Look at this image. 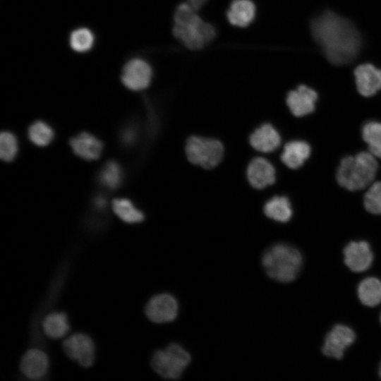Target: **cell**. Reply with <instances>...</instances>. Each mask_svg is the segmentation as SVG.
I'll return each mask as SVG.
<instances>
[{
  "label": "cell",
  "instance_id": "10",
  "mask_svg": "<svg viewBox=\"0 0 381 381\" xmlns=\"http://www.w3.org/2000/svg\"><path fill=\"white\" fill-rule=\"evenodd\" d=\"M66 354L83 367L90 366L95 359V346L90 337L84 334H75L63 343Z\"/></svg>",
  "mask_w": 381,
  "mask_h": 381
},
{
  "label": "cell",
  "instance_id": "3",
  "mask_svg": "<svg viewBox=\"0 0 381 381\" xmlns=\"http://www.w3.org/2000/svg\"><path fill=\"white\" fill-rule=\"evenodd\" d=\"M262 264L271 279L287 283L298 277L303 265V256L294 246L279 243L271 246L265 251Z\"/></svg>",
  "mask_w": 381,
  "mask_h": 381
},
{
  "label": "cell",
  "instance_id": "17",
  "mask_svg": "<svg viewBox=\"0 0 381 381\" xmlns=\"http://www.w3.org/2000/svg\"><path fill=\"white\" fill-rule=\"evenodd\" d=\"M70 145L73 152L87 160H94L99 157L102 150V143L92 135L83 132L70 140Z\"/></svg>",
  "mask_w": 381,
  "mask_h": 381
},
{
  "label": "cell",
  "instance_id": "21",
  "mask_svg": "<svg viewBox=\"0 0 381 381\" xmlns=\"http://www.w3.org/2000/svg\"><path fill=\"white\" fill-rule=\"evenodd\" d=\"M43 329L49 337L59 339L65 336L69 330L67 316L64 313H52L44 320Z\"/></svg>",
  "mask_w": 381,
  "mask_h": 381
},
{
  "label": "cell",
  "instance_id": "24",
  "mask_svg": "<svg viewBox=\"0 0 381 381\" xmlns=\"http://www.w3.org/2000/svg\"><path fill=\"white\" fill-rule=\"evenodd\" d=\"M112 209L114 213L126 223L140 222L144 219L143 214L128 199H114L112 201Z\"/></svg>",
  "mask_w": 381,
  "mask_h": 381
},
{
  "label": "cell",
  "instance_id": "9",
  "mask_svg": "<svg viewBox=\"0 0 381 381\" xmlns=\"http://www.w3.org/2000/svg\"><path fill=\"white\" fill-rule=\"evenodd\" d=\"M179 304L171 294H160L150 298L145 307V314L155 323H165L174 320L178 315Z\"/></svg>",
  "mask_w": 381,
  "mask_h": 381
},
{
  "label": "cell",
  "instance_id": "14",
  "mask_svg": "<svg viewBox=\"0 0 381 381\" xmlns=\"http://www.w3.org/2000/svg\"><path fill=\"white\" fill-rule=\"evenodd\" d=\"M356 84L358 92L370 97L381 90V70L370 64H361L354 71Z\"/></svg>",
  "mask_w": 381,
  "mask_h": 381
},
{
  "label": "cell",
  "instance_id": "32",
  "mask_svg": "<svg viewBox=\"0 0 381 381\" xmlns=\"http://www.w3.org/2000/svg\"><path fill=\"white\" fill-rule=\"evenodd\" d=\"M380 322H381V314H380Z\"/></svg>",
  "mask_w": 381,
  "mask_h": 381
},
{
  "label": "cell",
  "instance_id": "19",
  "mask_svg": "<svg viewBox=\"0 0 381 381\" xmlns=\"http://www.w3.org/2000/svg\"><path fill=\"white\" fill-rule=\"evenodd\" d=\"M310 147L302 140H293L286 144L282 154V161L291 169L302 166L309 157Z\"/></svg>",
  "mask_w": 381,
  "mask_h": 381
},
{
  "label": "cell",
  "instance_id": "13",
  "mask_svg": "<svg viewBox=\"0 0 381 381\" xmlns=\"http://www.w3.org/2000/svg\"><path fill=\"white\" fill-rule=\"evenodd\" d=\"M257 13L255 4L252 0H232L226 9L228 23L237 28H246L254 21Z\"/></svg>",
  "mask_w": 381,
  "mask_h": 381
},
{
  "label": "cell",
  "instance_id": "29",
  "mask_svg": "<svg viewBox=\"0 0 381 381\" xmlns=\"http://www.w3.org/2000/svg\"><path fill=\"white\" fill-rule=\"evenodd\" d=\"M18 150L17 140L14 135L4 131L0 136V157L6 162L13 159Z\"/></svg>",
  "mask_w": 381,
  "mask_h": 381
},
{
  "label": "cell",
  "instance_id": "2",
  "mask_svg": "<svg viewBox=\"0 0 381 381\" xmlns=\"http://www.w3.org/2000/svg\"><path fill=\"white\" fill-rule=\"evenodd\" d=\"M173 21V36L190 51L202 49L217 37L215 26L204 20L185 1L176 6Z\"/></svg>",
  "mask_w": 381,
  "mask_h": 381
},
{
  "label": "cell",
  "instance_id": "7",
  "mask_svg": "<svg viewBox=\"0 0 381 381\" xmlns=\"http://www.w3.org/2000/svg\"><path fill=\"white\" fill-rule=\"evenodd\" d=\"M355 339L356 334L351 328L344 325H336L325 338L322 353L326 356L341 359Z\"/></svg>",
  "mask_w": 381,
  "mask_h": 381
},
{
  "label": "cell",
  "instance_id": "25",
  "mask_svg": "<svg viewBox=\"0 0 381 381\" xmlns=\"http://www.w3.org/2000/svg\"><path fill=\"white\" fill-rule=\"evenodd\" d=\"M94 40L92 32L85 28H81L71 32L69 42L74 51L85 52L92 48Z\"/></svg>",
  "mask_w": 381,
  "mask_h": 381
},
{
  "label": "cell",
  "instance_id": "5",
  "mask_svg": "<svg viewBox=\"0 0 381 381\" xmlns=\"http://www.w3.org/2000/svg\"><path fill=\"white\" fill-rule=\"evenodd\" d=\"M190 361V353L183 346L171 343L164 349L154 353L151 365L161 377L175 380L181 376Z\"/></svg>",
  "mask_w": 381,
  "mask_h": 381
},
{
  "label": "cell",
  "instance_id": "1",
  "mask_svg": "<svg viewBox=\"0 0 381 381\" xmlns=\"http://www.w3.org/2000/svg\"><path fill=\"white\" fill-rule=\"evenodd\" d=\"M311 33L327 59L334 65L352 62L361 47V37L349 20L325 11L311 22Z\"/></svg>",
  "mask_w": 381,
  "mask_h": 381
},
{
  "label": "cell",
  "instance_id": "12",
  "mask_svg": "<svg viewBox=\"0 0 381 381\" xmlns=\"http://www.w3.org/2000/svg\"><path fill=\"white\" fill-rule=\"evenodd\" d=\"M317 99L318 94L313 89L301 85L288 93L286 104L294 116H303L315 110Z\"/></svg>",
  "mask_w": 381,
  "mask_h": 381
},
{
  "label": "cell",
  "instance_id": "22",
  "mask_svg": "<svg viewBox=\"0 0 381 381\" xmlns=\"http://www.w3.org/2000/svg\"><path fill=\"white\" fill-rule=\"evenodd\" d=\"M265 214L277 222H286L292 216V210L289 200L284 196H276L265 205Z\"/></svg>",
  "mask_w": 381,
  "mask_h": 381
},
{
  "label": "cell",
  "instance_id": "20",
  "mask_svg": "<svg viewBox=\"0 0 381 381\" xmlns=\"http://www.w3.org/2000/svg\"><path fill=\"white\" fill-rule=\"evenodd\" d=\"M360 301L365 306L373 307L381 303V281L373 277L363 279L357 288Z\"/></svg>",
  "mask_w": 381,
  "mask_h": 381
},
{
  "label": "cell",
  "instance_id": "8",
  "mask_svg": "<svg viewBox=\"0 0 381 381\" xmlns=\"http://www.w3.org/2000/svg\"><path fill=\"white\" fill-rule=\"evenodd\" d=\"M152 69L150 65L141 59L129 61L123 67L121 81L128 89L139 91L147 88L151 83Z\"/></svg>",
  "mask_w": 381,
  "mask_h": 381
},
{
  "label": "cell",
  "instance_id": "16",
  "mask_svg": "<svg viewBox=\"0 0 381 381\" xmlns=\"http://www.w3.org/2000/svg\"><path fill=\"white\" fill-rule=\"evenodd\" d=\"M248 178L254 188L261 189L274 182L275 170L267 159L257 157L248 166Z\"/></svg>",
  "mask_w": 381,
  "mask_h": 381
},
{
  "label": "cell",
  "instance_id": "28",
  "mask_svg": "<svg viewBox=\"0 0 381 381\" xmlns=\"http://www.w3.org/2000/svg\"><path fill=\"white\" fill-rule=\"evenodd\" d=\"M99 178L108 188H117L121 179V171L118 164L114 161L108 162L102 169Z\"/></svg>",
  "mask_w": 381,
  "mask_h": 381
},
{
  "label": "cell",
  "instance_id": "23",
  "mask_svg": "<svg viewBox=\"0 0 381 381\" xmlns=\"http://www.w3.org/2000/svg\"><path fill=\"white\" fill-rule=\"evenodd\" d=\"M362 137L369 152L375 157L381 158V122H366L362 128Z\"/></svg>",
  "mask_w": 381,
  "mask_h": 381
},
{
  "label": "cell",
  "instance_id": "31",
  "mask_svg": "<svg viewBox=\"0 0 381 381\" xmlns=\"http://www.w3.org/2000/svg\"><path fill=\"white\" fill-rule=\"evenodd\" d=\"M378 374H379V376L381 377V363L379 366Z\"/></svg>",
  "mask_w": 381,
  "mask_h": 381
},
{
  "label": "cell",
  "instance_id": "30",
  "mask_svg": "<svg viewBox=\"0 0 381 381\" xmlns=\"http://www.w3.org/2000/svg\"><path fill=\"white\" fill-rule=\"evenodd\" d=\"M185 1L193 10L198 13L207 4L208 0H185Z\"/></svg>",
  "mask_w": 381,
  "mask_h": 381
},
{
  "label": "cell",
  "instance_id": "11",
  "mask_svg": "<svg viewBox=\"0 0 381 381\" xmlns=\"http://www.w3.org/2000/svg\"><path fill=\"white\" fill-rule=\"evenodd\" d=\"M344 262L354 272L367 270L372 265L373 253L365 241H351L344 249Z\"/></svg>",
  "mask_w": 381,
  "mask_h": 381
},
{
  "label": "cell",
  "instance_id": "26",
  "mask_svg": "<svg viewBox=\"0 0 381 381\" xmlns=\"http://www.w3.org/2000/svg\"><path fill=\"white\" fill-rule=\"evenodd\" d=\"M28 136L34 144L38 146H45L52 140L54 132L47 123L38 121L30 126Z\"/></svg>",
  "mask_w": 381,
  "mask_h": 381
},
{
  "label": "cell",
  "instance_id": "18",
  "mask_svg": "<svg viewBox=\"0 0 381 381\" xmlns=\"http://www.w3.org/2000/svg\"><path fill=\"white\" fill-rule=\"evenodd\" d=\"M250 143L258 151L270 152L280 145L281 138L274 128L270 124H264L252 133Z\"/></svg>",
  "mask_w": 381,
  "mask_h": 381
},
{
  "label": "cell",
  "instance_id": "4",
  "mask_svg": "<svg viewBox=\"0 0 381 381\" xmlns=\"http://www.w3.org/2000/svg\"><path fill=\"white\" fill-rule=\"evenodd\" d=\"M377 169L375 157L370 152H361L341 159L336 178L338 183L346 189L358 190L373 181Z\"/></svg>",
  "mask_w": 381,
  "mask_h": 381
},
{
  "label": "cell",
  "instance_id": "15",
  "mask_svg": "<svg viewBox=\"0 0 381 381\" xmlns=\"http://www.w3.org/2000/svg\"><path fill=\"white\" fill-rule=\"evenodd\" d=\"M49 366L48 358L44 352L37 349L28 351L20 362V370L25 376L37 380L45 375Z\"/></svg>",
  "mask_w": 381,
  "mask_h": 381
},
{
  "label": "cell",
  "instance_id": "6",
  "mask_svg": "<svg viewBox=\"0 0 381 381\" xmlns=\"http://www.w3.org/2000/svg\"><path fill=\"white\" fill-rule=\"evenodd\" d=\"M186 152L190 162L210 169L221 161L224 148L222 143L217 140L192 136L187 140Z\"/></svg>",
  "mask_w": 381,
  "mask_h": 381
},
{
  "label": "cell",
  "instance_id": "27",
  "mask_svg": "<svg viewBox=\"0 0 381 381\" xmlns=\"http://www.w3.org/2000/svg\"><path fill=\"white\" fill-rule=\"evenodd\" d=\"M364 207L367 211L381 214V181L373 183L365 194Z\"/></svg>",
  "mask_w": 381,
  "mask_h": 381
}]
</instances>
